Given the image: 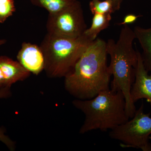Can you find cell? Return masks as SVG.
<instances>
[{"label":"cell","mask_w":151,"mask_h":151,"mask_svg":"<svg viewBox=\"0 0 151 151\" xmlns=\"http://www.w3.org/2000/svg\"><path fill=\"white\" fill-rule=\"evenodd\" d=\"M111 15V14H94L91 27L86 29L83 34L90 40H95L98 34L103 30L108 28L110 25L112 19Z\"/></svg>","instance_id":"cell-11"},{"label":"cell","mask_w":151,"mask_h":151,"mask_svg":"<svg viewBox=\"0 0 151 151\" xmlns=\"http://www.w3.org/2000/svg\"><path fill=\"white\" fill-rule=\"evenodd\" d=\"M142 16V15H136L134 14H127L124 17L123 22L117 24L118 25H124L125 24H132L134 23L139 17Z\"/></svg>","instance_id":"cell-16"},{"label":"cell","mask_w":151,"mask_h":151,"mask_svg":"<svg viewBox=\"0 0 151 151\" xmlns=\"http://www.w3.org/2000/svg\"><path fill=\"white\" fill-rule=\"evenodd\" d=\"M30 74L18 61L7 56H0V88L24 81Z\"/></svg>","instance_id":"cell-9"},{"label":"cell","mask_w":151,"mask_h":151,"mask_svg":"<svg viewBox=\"0 0 151 151\" xmlns=\"http://www.w3.org/2000/svg\"><path fill=\"white\" fill-rule=\"evenodd\" d=\"M106 42L96 38L64 77L65 90L76 99L89 100L109 89Z\"/></svg>","instance_id":"cell-1"},{"label":"cell","mask_w":151,"mask_h":151,"mask_svg":"<svg viewBox=\"0 0 151 151\" xmlns=\"http://www.w3.org/2000/svg\"><path fill=\"white\" fill-rule=\"evenodd\" d=\"M33 5L42 8L49 14H55L72 5L76 0H30Z\"/></svg>","instance_id":"cell-12"},{"label":"cell","mask_w":151,"mask_h":151,"mask_svg":"<svg viewBox=\"0 0 151 151\" xmlns=\"http://www.w3.org/2000/svg\"><path fill=\"white\" fill-rule=\"evenodd\" d=\"M47 33L68 38L83 35L87 27L81 3L76 0L72 5L55 14H49Z\"/></svg>","instance_id":"cell-6"},{"label":"cell","mask_w":151,"mask_h":151,"mask_svg":"<svg viewBox=\"0 0 151 151\" xmlns=\"http://www.w3.org/2000/svg\"><path fill=\"white\" fill-rule=\"evenodd\" d=\"M133 30L136 39L142 49L141 54L144 66L151 75V27L145 28L136 26Z\"/></svg>","instance_id":"cell-10"},{"label":"cell","mask_w":151,"mask_h":151,"mask_svg":"<svg viewBox=\"0 0 151 151\" xmlns=\"http://www.w3.org/2000/svg\"><path fill=\"white\" fill-rule=\"evenodd\" d=\"M89 7L93 15L95 14H112L115 12L113 3L109 0H91L89 2Z\"/></svg>","instance_id":"cell-13"},{"label":"cell","mask_w":151,"mask_h":151,"mask_svg":"<svg viewBox=\"0 0 151 151\" xmlns=\"http://www.w3.org/2000/svg\"><path fill=\"white\" fill-rule=\"evenodd\" d=\"M5 129L4 127L0 128V141L4 143L10 150L13 151L15 149V143L5 134Z\"/></svg>","instance_id":"cell-15"},{"label":"cell","mask_w":151,"mask_h":151,"mask_svg":"<svg viewBox=\"0 0 151 151\" xmlns=\"http://www.w3.org/2000/svg\"><path fill=\"white\" fill-rule=\"evenodd\" d=\"M144 107L142 103L131 120L111 130L109 133L111 139L121 142V147L151 151V144L149 142L151 134L150 113H145Z\"/></svg>","instance_id":"cell-5"},{"label":"cell","mask_w":151,"mask_h":151,"mask_svg":"<svg viewBox=\"0 0 151 151\" xmlns=\"http://www.w3.org/2000/svg\"><path fill=\"white\" fill-rule=\"evenodd\" d=\"M15 11L14 0H0V23L4 22Z\"/></svg>","instance_id":"cell-14"},{"label":"cell","mask_w":151,"mask_h":151,"mask_svg":"<svg viewBox=\"0 0 151 151\" xmlns=\"http://www.w3.org/2000/svg\"><path fill=\"white\" fill-rule=\"evenodd\" d=\"M113 4V7L115 12L118 11L121 9L122 4L124 0H109Z\"/></svg>","instance_id":"cell-18"},{"label":"cell","mask_w":151,"mask_h":151,"mask_svg":"<svg viewBox=\"0 0 151 151\" xmlns=\"http://www.w3.org/2000/svg\"><path fill=\"white\" fill-rule=\"evenodd\" d=\"M17 61L26 70L38 75L44 70L45 60L40 46L24 42L17 55Z\"/></svg>","instance_id":"cell-8"},{"label":"cell","mask_w":151,"mask_h":151,"mask_svg":"<svg viewBox=\"0 0 151 151\" xmlns=\"http://www.w3.org/2000/svg\"><path fill=\"white\" fill-rule=\"evenodd\" d=\"M72 103L85 115L79 130L81 134L93 130H112L129 119L126 113L125 97L121 91L106 89L92 99H76Z\"/></svg>","instance_id":"cell-3"},{"label":"cell","mask_w":151,"mask_h":151,"mask_svg":"<svg viewBox=\"0 0 151 151\" xmlns=\"http://www.w3.org/2000/svg\"><path fill=\"white\" fill-rule=\"evenodd\" d=\"M11 86H8L0 88V99L8 98L12 95Z\"/></svg>","instance_id":"cell-17"},{"label":"cell","mask_w":151,"mask_h":151,"mask_svg":"<svg viewBox=\"0 0 151 151\" xmlns=\"http://www.w3.org/2000/svg\"><path fill=\"white\" fill-rule=\"evenodd\" d=\"M92 42L84 34L73 39L47 33L40 45L44 55V70L47 76L65 77Z\"/></svg>","instance_id":"cell-4"},{"label":"cell","mask_w":151,"mask_h":151,"mask_svg":"<svg viewBox=\"0 0 151 151\" xmlns=\"http://www.w3.org/2000/svg\"><path fill=\"white\" fill-rule=\"evenodd\" d=\"M137 51L138 60L135 68L134 81L131 88V98L134 103L140 99H146L150 105L151 113V75L144 66L141 52L137 49Z\"/></svg>","instance_id":"cell-7"},{"label":"cell","mask_w":151,"mask_h":151,"mask_svg":"<svg viewBox=\"0 0 151 151\" xmlns=\"http://www.w3.org/2000/svg\"><path fill=\"white\" fill-rule=\"evenodd\" d=\"M6 42V40H0V46L5 43Z\"/></svg>","instance_id":"cell-19"},{"label":"cell","mask_w":151,"mask_h":151,"mask_svg":"<svg viewBox=\"0 0 151 151\" xmlns=\"http://www.w3.org/2000/svg\"><path fill=\"white\" fill-rule=\"evenodd\" d=\"M135 39L134 30L129 25L125 24L121 30L117 42L110 39L106 42V51L111 58L108 67L113 76L111 89L123 93L126 101V113L129 119L134 116L137 111L130 94L138 60L137 49L135 50L133 46Z\"/></svg>","instance_id":"cell-2"}]
</instances>
